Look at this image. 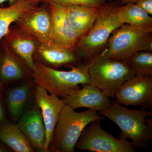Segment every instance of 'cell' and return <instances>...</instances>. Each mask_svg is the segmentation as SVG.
<instances>
[{"label": "cell", "instance_id": "2e32d148", "mask_svg": "<svg viewBox=\"0 0 152 152\" xmlns=\"http://www.w3.org/2000/svg\"><path fill=\"white\" fill-rule=\"evenodd\" d=\"M31 71L24 62L9 48L3 39L0 41V79L3 83L26 78Z\"/></svg>", "mask_w": 152, "mask_h": 152}, {"label": "cell", "instance_id": "ba28073f", "mask_svg": "<svg viewBox=\"0 0 152 152\" xmlns=\"http://www.w3.org/2000/svg\"><path fill=\"white\" fill-rule=\"evenodd\" d=\"M43 4L24 13L15 23L22 31L34 37L41 44L53 47L58 44L54 40L50 5Z\"/></svg>", "mask_w": 152, "mask_h": 152}, {"label": "cell", "instance_id": "d4e9b609", "mask_svg": "<svg viewBox=\"0 0 152 152\" xmlns=\"http://www.w3.org/2000/svg\"><path fill=\"white\" fill-rule=\"evenodd\" d=\"M5 119V113L2 102L0 96V123L4 122Z\"/></svg>", "mask_w": 152, "mask_h": 152}, {"label": "cell", "instance_id": "4316f807", "mask_svg": "<svg viewBox=\"0 0 152 152\" xmlns=\"http://www.w3.org/2000/svg\"><path fill=\"white\" fill-rule=\"evenodd\" d=\"M26 1L32 5L34 7H37L38 4L41 2L40 0H26Z\"/></svg>", "mask_w": 152, "mask_h": 152}, {"label": "cell", "instance_id": "f546056e", "mask_svg": "<svg viewBox=\"0 0 152 152\" xmlns=\"http://www.w3.org/2000/svg\"><path fill=\"white\" fill-rule=\"evenodd\" d=\"M3 90H4V84L0 79V94L3 91Z\"/></svg>", "mask_w": 152, "mask_h": 152}, {"label": "cell", "instance_id": "9c48e42d", "mask_svg": "<svg viewBox=\"0 0 152 152\" xmlns=\"http://www.w3.org/2000/svg\"><path fill=\"white\" fill-rule=\"evenodd\" d=\"M115 99L122 105L152 109V77L135 75L123 84Z\"/></svg>", "mask_w": 152, "mask_h": 152}, {"label": "cell", "instance_id": "7a4b0ae2", "mask_svg": "<svg viewBox=\"0 0 152 152\" xmlns=\"http://www.w3.org/2000/svg\"><path fill=\"white\" fill-rule=\"evenodd\" d=\"M89 64L83 62L71 66L70 71H60L34 61L31 76L36 85L49 94L66 97L80 88V85L92 83L89 73Z\"/></svg>", "mask_w": 152, "mask_h": 152}, {"label": "cell", "instance_id": "ffe728a7", "mask_svg": "<svg viewBox=\"0 0 152 152\" xmlns=\"http://www.w3.org/2000/svg\"><path fill=\"white\" fill-rule=\"evenodd\" d=\"M31 89L28 84H22L10 90L7 96V104L10 115L15 121L26 110L29 100Z\"/></svg>", "mask_w": 152, "mask_h": 152}, {"label": "cell", "instance_id": "5bb4252c", "mask_svg": "<svg viewBox=\"0 0 152 152\" xmlns=\"http://www.w3.org/2000/svg\"><path fill=\"white\" fill-rule=\"evenodd\" d=\"M3 39L9 48L32 69L34 56L40 43L34 37L22 31L18 27H10Z\"/></svg>", "mask_w": 152, "mask_h": 152}, {"label": "cell", "instance_id": "cb8c5ba5", "mask_svg": "<svg viewBox=\"0 0 152 152\" xmlns=\"http://www.w3.org/2000/svg\"><path fill=\"white\" fill-rule=\"evenodd\" d=\"M135 3L150 15H152V0H136Z\"/></svg>", "mask_w": 152, "mask_h": 152}, {"label": "cell", "instance_id": "e0dca14e", "mask_svg": "<svg viewBox=\"0 0 152 152\" xmlns=\"http://www.w3.org/2000/svg\"><path fill=\"white\" fill-rule=\"evenodd\" d=\"M63 6L70 23L79 39L86 35L92 27L97 17L99 7L82 5Z\"/></svg>", "mask_w": 152, "mask_h": 152}, {"label": "cell", "instance_id": "6da1fadb", "mask_svg": "<svg viewBox=\"0 0 152 152\" xmlns=\"http://www.w3.org/2000/svg\"><path fill=\"white\" fill-rule=\"evenodd\" d=\"M121 4L113 0L99 7L92 27L86 35L80 38L75 50L83 62L89 64L105 49L110 36L123 24L119 14Z\"/></svg>", "mask_w": 152, "mask_h": 152}, {"label": "cell", "instance_id": "5b68a950", "mask_svg": "<svg viewBox=\"0 0 152 152\" xmlns=\"http://www.w3.org/2000/svg\"><path fill=\"white\" fill-rule=\"evenodd\" d=\"M88 71L92 83L114 99L123 84L136 75L127 61L111 59L105 49L89 63Z\"/></svg>", "mask_w": 152, "mask_h": 152}, {"label": "cell", "instance_id": "52a82bcc", "mask_svg": "<svg viewBox=\"0 0 152 152\" xmlns=\"http://www.w3.org/2000/svg\"><path fill=\"white\" fill-rule=\"evenodd\" d=\"M102 120L88 124L82 132L75 148L81 151L96 152H135L132 142L123 139H117L102 127Z\"/></svg>", "mask_w": 152, "mask_h": 152}, {"label": "cell", "instance_id": "30bf717a", "mask_svg": "<svg viewBox=\"0 0 152 152\" xmlns=\"http://www.w3.org/2000/svg\"><path fill=\"white\" fill-rule=\"evenodd\" d=\"M36 105L40 109L45 128L46 139L43 152L49 151L53 133L63 107L65 104L62 99L49 94L45 90L37 85L35 92Z\"/></svg>", "mask_w": 152, "mask_h": 152}, {"label": "cell", "instance_id": "8fae6325", "mask_svg": "<svg viewBox=\"0 0 152 152\" xmlns=\"http://www.w3.org/2000/svg\"><path fill=\"white\" fill-rule=\"evenodd\" d=\"M82 86V88L62 99L65 104L74 110L88 108L99 113L110 107L112 102L110 98L95 85L91 83Z\"/></svg>", "mask_w": 152, "mask_h": 152}, {"label": "cell", "instance_id": "603a6c76", "mask_svg": "<svg viewBox=\"0 0 152 152\" xmlns=\"http://www.w3.org/2000/svg\"><path fill=\"white\" fill-rule=\"evenodd\" d=\"M111 0H40L41 2L62 6L82 5L100 7Z\"/></svg>", "mask_w": 152, "mask_h": 152}, {"label": "cell", "instance_id": "ac0fdd59", "mask_svg": "<svg viewBox=\"0 0 152 152\" xmlns=\"http://www.w3.org/2000/svg\"><path fill=\"white\" fill-rule=\"evenodd\" d=\"M123 24L144 33H152V18L135 3H128L119 8Z\"/></svg>", "mask_w": 152, "mask_h": 152}, {"label": "cell", "instance_id": "9a60e30c", "mask_svg": "<svg viewBox=\"0 0 152 152\" xmlns=\"http://www.w3.org/2000/svg\"><path fill=\"white\" fill-rule=\"evenodd\" d=\"M55 42L67 48L75 50L79 38L72 27L64 7L49 4Z\"/></svg>", "mask_w": 152, "mask_h": 152}, {"label": "cell", "instance_id": "44dd1931", "mask_svg": "<svg viewBox=\"0 0 152 152\" xmlns=\"http://www.w3.org/2000/svg\"><path fill=\"white\" fill-rule=\"evenodd\" d=\"M34 7L26 0H17L8 7H0V41L9 32L12 23Z\"/></svg>", "mask_w": 152, "mask_h": 152}, {"label": "cell", "instance_id": "7c38bea8", "mask_svg": "<svg viewBox=\"0 0 152 152\" xmlns=\"http://www.w3.org/2000/svg\"><path fill=\"white\" fill-rule=\"evenodd\" d=\"M34 61L53 68L77 66L83 61L75 50L60 45L48 47L40 43L34 56Z\"/></svg>", "mask_w": 152, "mask_h": 152}, {"label": "cell", "instance_id": "8992f818", "mask_svg": "<svg viewBox=\"0 0 152 152\" xmlns=\"http://www.w3.org/2000/svg\"><path fill=\"white\" fill-rule=\"evenodd\" d=\"M111 59L127 61L137 52H152V33H144L123 24L110 36L105 49Z\"/></svg>", "mask_w": 152, "mask_h": 152}, {"label": "cell", "instance_id": "f1b7e54d", "mask_svg": "<svg viewBox=\"0 0 152 152\" xmlns=\"http://www.w3.org/2000/svg\"><path fill=\"white\" fill-rule=\"evenodd\" d=\"M17 0H0V4H2L3 3L6 1H8L10 5L13 4Z\"/></svg>", "mask_w": 152, "mask_h": 152}, {"label": "cell", "instance_id": "4fadbf2b", "mask_svg": "<svg viewBox=\"0 0 152 152\" xmlns=\"http://www.w3.org/2000/svg\"><path fill=\"white\" fill-rule=\"evenodd\" d=\"M16 125L29 141L34 151L43 152L46 131L40 109L36 105L25 111Z\"/></svg>", "mask_w": 152, "mask_h": 152}, {"label": "cell", "instance_id": "3957f363", "mask_svg": "<svg viewBox=\"0 0 152 152\" xmlns=\"http://www.w3.org/2000/svg\"><path fill=\"white\" fill-rule=\"evenodd\" d=\"M112 105L99 113L111 120L120 128V138L130 139L134 146L139 148H148L152 138V119L146 120L152 112L146 109L131 110L116 102L111 101Z\"/></svg>", "mask_w": 152, "mask_h": 152}, {"label": "cell", "instance_id": "d6986e66", "mask_svg": "<svg viewBox=\"0 0 152 152\" xmlns=\"http://www.w3.org/2000/svg\"><path fill=\"white\" fill-rule=\"evenodd\" d=\"M0 141L15 152L34 151L29 141L17 125L8 122L0 126Z\"/></svg>", "mask_w": 152, "mask_h": 152}, {"label": "cell", "instance_id": "7402d4cb", "mask_svg": "<svg viewBox=\"0 0 152 152\" xmlns=\"http://www.w3.org/2000/svg\"><path fill=\"white\" fill-rule=\"evenodd\" d=\"M127 62L132 67L136 75L152 77V52H137Z\"/></svg>", "mask_w": 152, "mask_h": 152}, {"label": "cell", "instance_id": "484cf974", "mask_svg": "<svg viewBox=\"0 0 152 152\" xmlns=\"http://www.w3.org/2000/svg\"><path fill=\"white\" fill-rule=\"evenodd\" d=\"M114 1L118 2L121 4L124 5L128 3H135L136 0H113Z\"/></svg>", "mask_w": 152, "mask_h": 152}, {"label": "cell", "instance_id": "277c9868", "mask_svg": "<svg viewBox=\"0 0 152 152\" xmlns=\"http://www.w3.org/2000/svg\"><path fill=\"white\" fill-rule=\"evenodd\" d=\"M104 119V117L91 109L78 113L65 104L55 127L50 148L56 152H75L76 144L87 125L96 120Z\"/></svg>", "mask_w": 152, "mask_h": 152}, {"label": "cell", "instance_id": "83f0119b", "mask_svg": "<svg viewBox=\"0 0 152 152\" xmlns=\"http://www.w3.org/2000/svg\"><path fill=\"white\" fill-rule=\"evenodd\" d=\"M10 149L7 148L4 144L0 143V152H7L10 151Z\"/></svg>", "mask_w": 152, "mask_h": 152}]
</instances>
